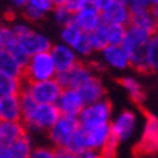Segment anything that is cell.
Segmentation results:
<instances>
[{"label": "cell", "instance_id": "cell-1", "mask_svg": "<svg viewBox=\"0 0 158 158\" xmlns=\"http://www.w3.org/2000/svg\"><path fill=\"white\" fill-rule=\"evenodd\" d=\"M77 120L80 128L84 131H90L102 125H109L112 120V103L107 99H103L91 105H84L80 115L77 116Z\"/></svg>", "mask_w": 158, "mask_h": 158}, {"label": "cell", "instance_id": "cell-2", "mask_svg": "<svg viewBox=\"0 0 158 158\" xmlns=\"http://www.w3.org/2000/svg\"><path fill=\"white\" fill-rule=\"evenodd\" d=\"M55 76H57V70L49 52H41L29 57L23 71L25 83L47 81L55 78Z\"/></svg>", "mask_w": 158, "mask_h": 158}, {"label": "cell", "instance_id": "cell-3", "mask_svg": "<svg viewBox=\"0 0 158 158\" xmlns=\"http://www.w3.org/2000/svg\"><path fill=\"white\" fill-rule=\"evenodd\" d=\"M60 116L61 115L55 105H38L28 118L22 119L20 122L23 123L28 134L29 132H48Z\"/></svg>", "mask_w": 158, "mask_h": 158}, {"label": "cell", "instance_id": "cell-4", "mask_svg": "<svg viewBox=\"0 0 158 158\" xmlns=\"http://www.w3.org/2000/svg\"><path fill=\"white\" fill-rule=\"evenodd\" d=\"M80 129V125L77 118L71 116H60L54 126L48 131L49 142L52 144L54 149H65L70 144L71 138L77 131Z\"/></svg>", "mask_w": 158, "mask_h": 158}, {"label": "cell", "instance_id": "cell-5", "mask_svg": "<svg viewBox=\"0 0 158 158\" xmlns=\"http://www.w3.org/2000/svg\"><path fill=\"white\" fill-rule=\"evenodd\" d=\"M23 87L38 105H55L62 91L55 78L38 83H25Z\"/></svg>", "mask_w": 158, "mask_h": 158}, {"label": "cell", "instance_id": "cell-6", "mask_svg": "<svg viewBox=\"0 0 158 158\" xmlns=\"http://www.w3.org/2000/svg\"><path fill=\"white\" fill-rule=\"evenodd\" d=\"M138 125V116L134 110L125 109L110 120V134L113 135L119 142L129 141L134 136Z\"/></svg>", "mask_w": 158, "mask_h": 158}, {"label": "cell", "instance_id": "cell-7", "mask_svg": "<svg viewBox=\"0 0 158 158\" xmlns=\"http://www.w3.org/2000/svg\"><path fill=\"white\" fill-rule=\"evenodd\" d=\"M91 76H94V71L90 68V65L78 61L76 65H73L67 71L57 73L55 80L61 86V89H77L86 80H89Z\"/></svg>", "mask_w": 158, "mask_h": 158}, {"label": "cell", "instance_id": "cell-8", "mask_svg": "<svg viewBox=\"0 0 158 158\" xmlns=\"http://www.w3.org/2000/svg\"><path fill=\"white\" fill-rule=\"evenodd\" d=\"M18 44L26 52L28 57H32V55H36L41 52H49V49L52 47L51 39L47 35L41 34L35 29H31L26 35L18 38Z\"/></svg>", "mask_w": 158, "mask_h": 158}, {"label": "cell", "instance_id": "cell-9", "mask_svg": "<svg viewBox=\"0 0 158 158\" xmlns=\"http://www.w3.org/2000/svg\"><path fill=\"white\" fill-rule=\"evenodd\" d=\"M55 106L60 115L77 118L84 107V102L76 89H62Z\"/></svg>", "mask_w": 158, "mask_h": 158}, {"label": "cell", "instance_id": "cell-10", "mask_svg": "<svg viewBox=\"0 0 158 158\" xmlns=\"http://www.w3.org/2000/svg\"><path fill=\"white\" fill-rule=\"evenodd\" d=\"M138 149L142 154L158 152V119L152 115H147L142 129V136L138 144Z\"/></svg>", "mask_w": 158, "mask_h": 158}, {"label": "cell", "instance_id": "cell-11", "mask_svg": "<svg viewBox=\"0 0 158 158\" xmlns=\"http://www.w3.org/2000/svg\"><path fill=\"white\" fill-rule=\"evenodd\" d=\"M49 55L52 58L57 73L67 71L78 62V57L74 52V49L64 44H52V47L49 49Z\"/></svg>", "mask_w": 158, "mask_h": 158}, {"label": "cell", "instance_id": "cell-12", "mask_svg": "<svg viewBox=\"0 0 158 158\" xmlns=\"http://www.w3.org/2000/svg\"><path fill=\"white\" fill-rule=\"evenodd\" d=\"M76 90L81 96L84 105H91V103L103 100V99H106V93H107L103 81L96 74L91 76L89 80H86L81 86L77 87Z\"/></svg>", "mask_w": 158, "mask_h": 158}, {"label": "cell", "instance_id": "cell-13", "mask_svg": "<svg viewBox=\"0 0 158 158\" xmlns=\"http://www.w3.org/2000/svg\"><path fill=\"white\" fill-rule=\"evenodd\" d=\"M102 22L105 25H122V26H129L131 23V13L129 7L116 0L112 6H109L106 10L100 13Z\"/></svg>", "mask_w": 158, "mask_h": 158}, {"label": "cell", "instance_id": "cell-14", "mask_svg": "<svg viewBox=\"0 0 158 158\" xmlns=\"http://www.w3.org/2000/svg\"><path fill=\"white\" fill-rule=\"evenodd\" d=\"M100 54L102 61L105 62L106 65H109L110 68L122 71V70H126L128 67H131L129 57L120 45H118V47L116 45H107Z\"/></svg>", "mask_w": 158, "mask_h": 158}, {"label": "cell", "instance_id": "cell-15", "mask_svg": "<svg viewBox=\"0 0 158 158\" xmlns=\"http://www.w3.org/2000/svg\"><path fill=\"white\" fill-rule=\"evenodd\" d=\"M73 22L77 25V28L80 29L83 34H90L99 25L103 23L100 12L96 7H84L78 13L74 15V20Z\"/></svg>", "mask_w": 158, "mask_h": 158}, {"label": "cell", "instance_id": "cell-16", "mask_svg": "<svg viewBox=\"0 0 158 158\" xmlns=\"http://www.w3.org/2000/svg\"><path fill=\"white\" fill-rule=\"evenodd\" d=\"M149 32L144 31V29H139L136 26H126V35H125V39L122 42V48L125 49V52L129 54L131 51L138 48H142V47H147L149 42V38H151Z\"/></svg>", "mask_w": 158, "mask_h": 158}, {"label": "cell", "instance_id": "cell-17", "mask_svg": "<svg viewBox=\"0 0 158 158\" xmlns=\"http://www.w3.org/2000/svg\"><path fill=\"white\" fill-rule=\"evenodd\" d=\"M20 119L19 96L0 97V122H18Z\"/></svg>", "mask_w": 158, "mask_h": 158}, {"label": "cell", "instance_id": "cell-18", "mask_svg": "<svg viewBox=\"0 0 158 158\" xmlns=\"http://www.w3.org/2000/svg\"><path fill=\"white\" fill-rule=\"evenodd\" d=\"M25 134H28V132L20 120H18V122H0V144H13L15 141L22 138Z\"/></svg>", "mask_w": 158, "mask_h": 158}, {"label": "cell", "instance_id": "cell-19", "mask_svg": "<svg viewBox=\"0 0 158 158\" xmlns=\"http://www.w3.org/2000/svg\"><path fill=\"white\" fill-rule=\"evenodd\" d=\"M110 126L109 125H102L97 128H93L90 131H86V144L87 149H94V151H100L107 139L110 138Z\"/></svg>", "mask_w": 158, "mask_h": 158}, {"label": "cell", "instance_id": "cell-20", "mask_svg": "<svg viewBox=\"0 0 158 158\" xmlns=\"http://www.w3.org/2000/svg\"><path fill=\"white\" fill-rule=\"evenodd\" d=\"M23 71H25V68L9 52L3 51V52L0 54V73L2 74L13 77V78L23 80Z\"/></svg>", "mask_w": 158, "mask_h": 158}, {"label": "cell", "instance_id": "cell-21", "mask_svg": "<svg viewBox=\"0 0 158 158\" xmlns=\"http://www.w3.org/2000/svg\"><path fill=\"white\" fill-rule=\"evenodd\" d=\"M119 84L123 87L131 100L135 103H142L145 100V93L142 89V84L132 76H123L119 78Z\"/></svg>", "mask_w": 158, "mask_h": 158}, {"label": "cell", "instance_id": "cell-22", "mask_svg": "<svg viewBox=\"0 0 158 158\" xmlns=\"http://www.w3.org/2000/svg\"><path fill=\"white\" fill-rule=\"evenodd\" d=\"M132 26H136L139 29H144L149 34H154L157 32L158 28H157V23L152 18V13L151 10H142V12H136V13H132L131 16V23Z\"/></svg>", "mask_w": 158, "mask_h": 158}, {"label": "cell", "instance_id": "cell-23", "mask_svg": "<svg viewBox=\"0 0 158 158\" xmlns=\"http://www.w3.org/2000/svg\"><path fill=\"white\" fill-rule=\"evenodd\" d=\"M22 89H23V80L13 78L0 73V97L19 96Z\"/></svg>", "mask_w": 158, "mask_h": 158}, {"label": "cell", "instance_id": "cell-24", "mask_svg": "<svg viewBox=\"0 0 158 158\" xmlns=\"http://www.w3.org/2000/svg\"><path fill=\"white\" fill-rule=\"evenodd\" d=\"M10 151L13 158H29L32 149H34V141L29 134H25L22 138L15 141L13 144H10Z\"/></svg>", "mask_w": 158, "mask_h": 158}, {"label": "cell", "instance_id": "cell-25", "mask_svg": "<svg viewBox=\"0 0 158 158\" xmlns=\"http://www.w3.org/2000/svg\"><path fill=\"white\" fill-rule=\"evenodd\" d=\"M89 35V39H90V44L93 47V51L94 52H102L103 49L107 47V38H106V25L102 23L99 25L93 32H90Z\"/></svg>", "mask_w": 158, "mask_h": 158}, {"label": "cell", "instance_id": "cell-26", "mask_svg": "<svg viewBox=\"0 0 158 158\" xmlns=\"http://www.w3.org/2000/svg\"><path fill=\"white\" fill-rule=\"evenodd\" d=\"M83 35V32L77 28V25L73 22V23L67 25L61 28V32H60V38H61V44L67 45L70 48H73L77 44V41L80 39V36Z\"/></svg>", "mask_w": 158, "mask_h": 158}, {"label": "cell", "instance_id": "cell-27", "mask_svg": "<svg viewBox=\"0 0 158 158\" xmlns=\"http://www.w3.org/2000/svg\"><path fill=\"white\" fill-rule=\"evenodd\" d=\"M126 35V26L122 25H106V38L107 45H122Z\"/></svg>", "mask_w": 158, "mask_h": 158}, {"label": "cell", "instance_id": "cell-28", "mask_svg": "<svg viewBox=\"0 0 158 158\" xmlns=\"http://www.w3.org/2000/svg\"><path fill=\"white\" fill-rule=\"evenodd\" d=\"M148 67L149 71H158V31L154 32L148 42Z\"/></svg>", "mask_w": 158, "mask_h": 158}, {"label": "cell", "instance_id": "cell-29", "mask_svg": "<svg viewBox=\"0 0 158 158\" xmlns=\"http://www.w3.org/2000/svg\"><path fill=\"white\" fill-rule=\"evenodd\" d=\"M67 151H70L71 154H74V155H78L80 152H83V151H86L87 149V144H86V131L84 129H80L77 131L76 134H74V136L71 138V141H70V144H68Z\"/></svg>", "mask_w": 158, "mask_h": 158}, {"label": "cell", "instance_id": "cell-30", "mask_svg": "<svg viewBox=\"0 0 158 158\" xmlns=\"http://www.w3.org/2000/svg\"><path fill=\"white\" fill-rule=\"evenodd\" d=\"M19 103H20V113H22V119L28 118V116L35 110V107L38 106V103L31 97V94H29L28 91L25 90V87L19 93Z\"/></svg>", "mask_w": 158, "mask_h": 158}, {"label": "cell", "instance_id": "cell-31", "mask_svg": "<svg viewBox=\"0 0 158 158\" xmlns=\"http://www.w3.org/2000/svg\"><path fill=\"white\" fill-rule=\"evenodd\" d=\"M52 16H54V22L58 26H61V28L73 23V20H74V15L65 6H55L52 10Z\"/></svg>", "mask_w": 158, "mask_h": 158}, {"label": "cell", "instance_id": "cell-32", "mask_svg": "<svg viewBox=\"0 0 158 158\" xmlns=\"http://www.w3.org/2000/svg\"><path fill=\"white\" fill-rule=\"evenodd\" d=\"M73 49H74V52L77 54V57H83V58L90 57V55H93V52H94L87 34H83L81 36H80V39H78L77 44L73 47Z\"/></svg>", "mask_w": 158, "mask_h": 158}, {"label": "cell", "instance_id": "cell-33", "mask_svg": "<svg viewBox=\"0 0 158 158\" xmlns=\"http://www.w3.org/2000/svg\"><path fill=\"white\" fill-rule=\"evenodd\" d=\"M0 41L5 47V51L18 42V38L10 25H0Z\"/></svg>", "mask_w": 158, "mask_h": 158}, {"label": "cell", "instance_id": "cell-34", "mask_svg": "<svg viewBox=\"0 0 158 158\" xmlns=\"http://www.w3.org/2000/svg\"><path fill=\"white\" fill-rule=\"evenodd\" d=\"M119 141L110 135V138L107 139V142L105 144V147L99 151L100 152V157L102 158H116V154H118V148H119Z\"/></svg>", "mask_w": 158, "mask_h": 158}, {"label": "cell", "instance_id": "cell-35", "mask_svg": "<svg viewBox=\"0 0 158 158\" xmlns=\"http://www.w3.org/2000/svg\"><path fill=\"white\" fill-rule=\"evenodd\" d=\"M26 6L32 7L34 10L39 12V13L44 15V16L47 13H49V12H52L54 7H55L52 3V0H29Z\"/></svg>", "mask_w": 158, "mask_h": 158}, {"label": "cell", "instance_id": "cell-36", "mask_svg": "<svg viewBox=\"0 0 158 158\" xmlns=\"http://www.w3.org/2000/svg\"><path fill=\"white\" fill-rule=\"evenodd\" d=\"M6 52H9L10 55H12V57H13L15 60H16V61L19 62V64H20V65H22L23 68H25V65L28 64L29 57L26 55V52H25L23 49H22V48L19 47V44H18V42L15 44V45H12L10 48L6 49Z\"/></svg>", "mask_w": 158, "mask_h": 158}, {"label": "cell", "instance_id": "cell-37", "mask_svg": "<svg viewBox=\"0 0 158 158\" xmlns=\"http://www.w3.org/2000/svg\"><path fill=\"white\" fill-rule=\"evenodd\" d=\"M55 157V149L52 147H34L32 152L29 155V158H54Z\"/></svg>", "mask_w": 158, "mask_h": 158}, {"label": "cell", "instance_id": "cell-38", "mask_svg": "<svg viewBox=\"0 0 158 158\" xmlns=\"http://www.w3.org/2000/svg\"><path fill=\"white\" fill-rule=\"evenodd\" d=\"M151 2L149 0H128V7H129L131 13H136V12H142V10L151 9Z\"/></svg>", "mask_w": 158, "mask_h": 158}, {"label": "cell", "instance_id": "cell-39", "mask_svg": "<svg viewBox=\"0 0 158 158\" xmlns=\"http://www.w3.org/2000/svg\"><path fill=\"white\" fill-rule=\"evenodd\" d=\"M87 3H89V0H65L64 6H65L73 15H76V13H78L80 10L84 9Z\"/></svg>", "mask_w": 158, "mask_h": 158}, {"label": "cell", "instance_id": "cell-40", "mask_svg": "<svg viewBox=\"0 0 158 158\" xmlns=\"http://www.w3.org/2000/svg\"><path fill=\"white\" fill-rule=\"evenodd\" d=\"M12 26V29H13L15 35H16V38H20V36H23V35H26L31 31V26H29L28 22H15L13 25H10Z\"/></svg>", "mask_w": 158, "mask_h": 158}, {"label": "cell", "instance_id": "cell-41", "mask_svg": "<svg viewBox=\"0 0 158 158\" xmlns=\"http://www.w3.org/2000/svg\"><path fill=\"white\" fill-rule=\"evenodd\" d=\"M91 2H93L94 7H96V9L102 13V12H103V10H106L109 6L113 5L116 0H91Z\"/></svg>", "mask_w": 158, "mask_h": 158}, {"label": "cell", "instance_id": "cell-42", "mask_svg": "<svg viewBox=\"0 0 158 158\" xmlns=\"http://www.w3.org/2000/svg\"><path fill=\"white\" fill-rule=\"evenodd\" d=\"M77 158H102L100 152L99 151H94V149H86L77 155Z\"/></svg>", "mask_w": 158, "mask_h": 158}, {"label": "cell", "instance_id": "cell-43", "mask_svg": "<svg viewBox=\"0 0 158 158\" xmlns=\"http://www.w3.org/2000/svg\"><path fill=\"white\" fill-rule=\"evenodd\" d=\"M54 158H77V155L71 154L67 149H55V157Z\"/></svg>", "mask_w": 158, "mask_h": 158}, {"label": "cell", "instance_id": "cell-44", "mask_svg": "<svg viewBox=\"0 0 158 158\" xmlns=\"http://www.w3.org/2000/svg\"><path fill=\"white\" fill-rule=\"evenodd\" d=\"M0 158H13L12 151H10L9 145H3L0 144Z\"/></svg>", "mask_w": 158, "mask_h": 158}, {"label": "cell", "instance_id": "cell-45", "mask_svg": "<svg viewBox=\"0 0 158 158\" xmlns=\"http://www.w3.org/2000/svg\"><path fill=\"white\" fill-rule=\"evenodd\" d=\"M151 13H152V18L154 20H155V23H157V28H158V3H155V5L151 6Z\"/></svg>", "mask_w": 158, "mask_h": 158}, {"label": "cell", "instance_id": "cell-46", "mask_svg": "<svg viewBox=\"0 0 158 158\" xmlns=\"http://www.w3.org/2000/svg\"><path fill=\"white\" fill-rule=\"evenodd\" d=\"M10 2H12L13 6H16V7H22V9H25L29 0H10Z\"/></svg>", "mask_w": 158, "mask_h": 158}, {"label": "cell", "instance_id": "cell-47", "mask_svg": "<svg viewBox=\"0 0 158 158\" xmlns=\"http://www.w3.org/2000/svg\"><path fill=\"white\" fill-rule=\"evenodd\" d=\"M54 6H64V3H65V0H52Z\"/></svg>", "mask_w": 158, "mask_h": 158}, {"label": "cell", "instance_id": "cell-48", "mask_svg": "<svg viewBox=\"0 0 158 158\" xmlns=\"http://www.w3.org/2000/svg\"><path fill=\"white\" fill-rule=\"evenodd\" d=\"M5 51V47H3V44H2V41H0V54Z\"/></svg>", "mask_w": 158, "mask_h": 158}, {"label": "cell", "instance_id": "cell-49", "mask_svg": "<svg viewBox=\"0 0 158 158\" xmlns=\"http://www.w3.org/2000/svg\"><path fill=\"white\" fill-rule=\"evenodd\" d=\"M118 2H120V3H125V5L128 6V0H118Z\"/></svg>", "mask_w": 158, "mask_h": 158}, {"label": "cell", "instance_id": "cell-50", "mask_svg": "<svg viewBox=\"0 0 158 158\" xmlns=\"http://www.w3.org/2000/svg\"><path fill=\"white\" fill-rule=\"evenodd\" d=\"M151 2V5H155V3H158V0H149Z\"/></svg>", "mask_w": 158, "mask_h": 158}]
</instances>
